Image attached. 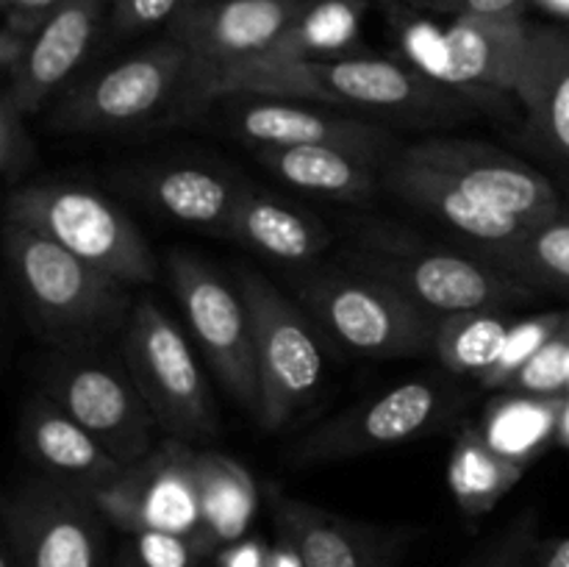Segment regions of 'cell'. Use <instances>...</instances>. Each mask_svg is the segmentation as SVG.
<instances>
[{"label": "cell", "instance_id": "cell-1", "mask_svg": "<svg viewBox=\"0 0 569 567\" xmlns=\"http://www.w3.org/2000/svg\"><path fill=\"white\" fill-rule=\"evenodd\" d=\"M272 94L317 106L367 109L400 120H437L461 109V94L417 67L372 56L267 61L244 59L214 70H192V109L220 94Z\"/></svg>", "mask_w": 569, "mask_h": 567}, {"label": "cell", "instance_id": "cell-2", "mask_svg": "<svg viewBox=\"0 0 569 567\" xmlns=\"http://www.w3.org/2000/svg\"><path fill=\"white\" fill-rule=\"evenodd\" d=\"M3 248L22 315L56 350L94 348L126 331L131 284L14 220L3 222Z\"/></svg>", "mask_w": 569, "mask_h": 567}, {"label": "cell", "instance_id": "cell-3", "mask_svg": "<svg viewBox=\"0 0 569 567\" xmlns=\"http://www.w3.org/2000/svg\"><path fill=\"white\" fill-rule=\"evenodd\" d=\"M342 265L376 276L431 317L506 311L533 300L531 284L476 253L428 245L406 228L370 222L342 253Z\"/></svg>", "mask_w": 569, "mask_h": 567}, {"label": "cell", "instance_id": "cell-4", "mask_svg": "<svg viewBox=\"0 0 569 567\" xmlns=\"http://www.w3.org/2000/svg\"><path fill=\"white\" fill-rule=\"evenodd\" d=\"M287 281L306 315L350 354L406 359L433 350L437 317L381 278L339 265L300 267Z\"/></svg>", "mask_w": 569, "mask_h": 567}, {"label": "cell", "instance_id": "cell-5", "mask_svg": "<svg viewBox=\"0 0 569 567\" xmlns=\"http://www.w3.org/2000/svg\"><path fill=\"white\" fill-rule=\"evenodd\" d=\"M42 395L92 434L94 442L122 467L144 459L161 439L159 422L144 404L122 350L106 345L56 350L39 372Z\"/></svg>", "mask_w": 569, "mask_h": 567}, {"label": "cell", "instance_id": "cell-6", "mask_svg": "<svg viewBox=\"0 0 569 567\" xmlns=\"http://www.w3.org/2000/svg\"><path fill=\"white\" fill-rule=\"evenodd\" d=\"M192 53L176 39L126 56L72 87L53 109L59 131H137L172 106L192 109Z\"/></svg>", "mask_w": 569, "mask_h": 567}, {"label": "cell", "instance_id": "cell-7", "mask_svg": "<svg viewBox=\"0 0 569 567\" xmlns=\"http://www.w3.org/2000/svg\"><path fill=\"white\" fill-rule=\"evenodd\" d=\"M6 220L33 228L78 259L131 287L150 284L159 270L137 222L106 195L89 187L59 181L11 189Z\"/></svg>", "mask_w": 569, "mask_h": 567}, {"label": "cell", "instance_id": "cell-8", "mask_svg": "<svg viewBox=\"0 0 569 567\" xmlns=\"http://www.w3.org/2000/svg\"><path fill=\"white\" fill-rule=\"evenodd\" d=\"M120 350L161 434L198 448L220 434L209 381L181 328L150 298L133 304Z\"/></svg>", "mask_w": 569, "mask_h": 567}, {"label": "cell", "instance_id": "cell-9", "mask_svg": "<svg viewBox=\"0 0 569 567\" xmlns=\"http://www.w3.org/2000/svg\"><path fill=\"white\" fill-rule=\"evenodd\" d=\"M526 20L453 17L450 26L400 22V44L422 76L470 100L517 98L528 48Z\"/></svg>", "mask_w": 569, "mask_h": 567}, {"label": "cell", "instance_id": "cell-10", "mask_svg": "<svg viewBox=\"0 0 569 567\" xmlns=\"http://www.w3.org/2000/svg\"><path fill=\"white\" fill-rule=\"evenodd\" d=\"M461 400L465 392L448 378H409L348 406L331 420L306 431L287 450V459L295 467L331 465L403 445L420 434L433 431L459 409Z\"/></svg>", "mask_w": 569, "mask_h": 567}, {"label": "cell", "instance_id": "cell-11", "mask_svg": "<svg viewBox=\"0 0 569 567\" xmlns=\"http://www.w3.org/2000/svg\"><path fill=\"white\" fill-rule=\"evenodd\" d=\"M237 287L253 322L261 384L259 422L267 431H281L320 392L326 350L306 311L283 298L264 276L239 270Z\"/></svg>", "mask_w": 569, "mask_h": 567}, {"label": "cell", "instance_id": "cell-12", "mask_svg": "<svg viewBox=\"0 0 569 567\" xmlns=\"http://www.w3.org/2000/svg\"><path fill=\"white\" fill-rule=\"evenodd\" d=\"M109 526L94 493L59 478H28L6 495V550L17 567H103Z\"/></svg>", "mask_w": 569, "mask_h": 567}, {"label": "cell", "instance_id": "cell-13", "mask_svg": "<svg viewBox=\"0 0 569 567\" xmlns=\"http://www.w3.org/2000/svg\"><path fill=\"white\" fill-rule=\"evenodd\" d=\"M167 276L214 376L239 406L259 417L261 384L253 322L239 287L222 281L187 250L167 253Z\"/></svg>", "mask_w": 569, "mask_h": 567}, {"label": "cell", "instance_id": "cell-14", "mask_svg": "<svg viewBox=\"0 0 569 567\" xmlns=\"http://www.w3.org/2000/svg\"><path fill=\"white\" fill-rule=\"evenodd\" d=\"M198 450L194 445L164 437L144 459L133 461L94 493L100 511L122 531L187 534L206 545Z\"/></svg>", "mask_w": 569, "mask_h": 567}, {"label": "cell", "instance_id": "cell-15", "mask_svg": "<svg viewBox=\"0 0 569 567\" xmlns=\"http://www.w3.org/2000/svg\"><path fill=\"white\" fill-rule=\"evenodd\" d=\"M211 122L253 148H295V145H337L381 165L389 133L359 117L337 115L309 100L272 98V94H220L203 106Z\"/></svg>", "mask_w": 569, "mask_h": 567}, {"label": "cell", "instance_id": "cell-16", "mask_svg": "<svg viewBox=\"0 0 569 567\" xmlns=\"http://www.w3.org/2000/svg\"><path fill=\"white\" fill-rule=\"evenodd\" d=\"M398 156L442 172L472 198L515 217L526 228L561 215V198L553 183L515 153L489 142L433 137L400 148Z\"/></svg>", "mask_w": 569, "mask_h": 567}, {"label": "cell", "instance_id": "cell-17", "mask_svg": "<svg viewBox=\"0 0 569 567\" xmlns=\"http://www.w3.org/2000/svg\"><path fill=\"white\" fill-rule=\"evenodd\" d=\"M306 0H187L167 22V37L192 53L194 72L267 53L287 33Z\"/></svg>", "mask_w": 569, "mask_h": 567}, {"label": "cell", "instance_id": "cell-18", "mask_svg": "<svg viewBox=\"0 0 569 567\" xmlns=\"http://www.w3.org/2000/svg\"><path fill=\"white\" fill-rule=\"evenodd\" d=\"M383 183L400 200L431 215L433 220L448 226L461 239H470V242L481 245L483 253H487V261H492L495 267H498L500 256L509 248H515V242L526 231L522 222H517L515 217L503 215V211L472 198L470 192H465L448 176H442L437 170H428L422 165H415V161L403 159L398 153H395L387 172H383Z\"/></svg>", "mask_w": 569, "mask_h": 567}, {"label": "cell", "instance_id": "cell-19", "mask_svg": "<svg viewBox=\"0 0 569 567\" xmlns=\"http://www.w3.org/2000/svg\"><path fill=\"white\" fill-rule=\"evenodd\" d=\"M103 22V0H61L50 20L28 42L22 64L6 81L22 115H33L44 100L83 64Z\"/></svg>", "mask_w": 569, "mask_h": 567}, {"label": "cell", "instance_id": "cell-20", "mask_svg": "<svg viewBox=\"0 0 569 567\" xmlns=\"http://www.w3.org/2000/svg\"><path fill=\"white\" fill-rule=\"evenodd\" d=\"M267 506L300 567H387L389 548L378 528L292 498L278 484L267 487Z\"/></svg>", "mask_w": 569, "mask_h": 567}, {"label": "cell", "instance_id": "cell-21", "mask_svg": "<svg viewBox=\"0 0 569 567\" xmlns=\"http://www.w3.org/2000/svg\"><path fill=\"white\" fill-rule=\"evenodd\" d=\"M17 442L22 456L37 465L44 476L98 493L114 481L126 467L117 465L92 439L87 428L78 426L48 395H33L20 411Z\"/></svg>", "mask_w": 569, "mask_h": 567}, {"label": "cell", "instance_id": "cell-22", "mask_svg": "<svg viewBox=\"0 0 569 567\" xmlns=\"http://www.w3.org/2000/svg\"><path fill=\"white\" fill-rule=\"evenodd\" d=\"M226 237L283 265H309L333 239L320 217L250 183L239 192Z\"/></svg>", "mask_w": 569, "mask_h": 567}, {"label": "cell", "instance_id": "cell-23", "mask_svg": "<svg viewBox=\"0 0 569 567\" xmlns=\"http://www.w3.org/2000/svg\"><path fill=\"white\" fill-rule=\"evenodd\" d=\"M128 187L170 220L226 233L244 183L206 165H156L128 172Z\"/></svg>", "mask_w": 569, "mask_h": 567}, {"label": "cell", "instance_id": "cell-24", "mask_svg": "<svg viewBox=\"0 0 569 567\" xmlns=\"http://www.w3.org/2000/svg\"><path fill=\"white\" fill-rule=\"evenodd\" d=\"M517 100L531 131L569 161V33L548 26L528 28Z\"/></svg>", "mask_w": 569, "mask_h": 567}, {"label": "cell", "instance_id": "cell-25", "mask_svg": "<svg viewBox=\"0 0 569 567\" xmlns=\"http://www.w3.org/2000/svg\"><path fill=\"white\" fill-rule=\"evenodd\" d=\"M253 156L289 187L342 203H365L381 183L378 161L337 145L253 148Z\"/></svg>", "mask_w": 569, "mask_h": 567}, {"label": "cell", "instance_id": "cell-26", "mask_svg": "<svg viewBox=\"0 0 569 567\" xmlns=\"http://www.w3.org/2000/svg\"><path fill=\"white\" fill-rule=\"evenodd\" d=\"M198 484L209 550L242 537L259 506V489L248 467L220 450H198Z\"/></svg>", "mask_w": 569, "mask_h": 567}, {"label": "cell", "instance_id": "cell-27", "mask_svg": "<svg viewBox=\"0 0 569 567\" xmlns=\"http://www.w3.org/2000/svg\"><path fill=\"white\" fill-rule=\"evenodd\" d=\"M565 404L567 395L539 398V395L503 392L489 404L478 428L495 450L515 459L517 465L531 467L539 454L559 437Z\"/></svg>", "mask_w": 569, "mask_h": 567}, {"label": "cell", "instance_id": "cell-28", "mask_svg": "<svg viewBox=\"0 0 569 567\" xmlns=\"http://www.w3.org/2000/svg\"><path fill=\"white\" fill-rule=\"evenodd\" d=\"M528 467L517 465L487 442L478 426H467L459 434L450 454L448 481L456 504L467 515H483L492 509L503 495L520 484Z\"/></svg>", "mask_w": 569, "mask_h": 567}, {"label": "cell", "instance_id": "cell-29", "mask_svg": "<svg viewBox=\"0 0 569 567\" xmlns=\"http://www.w3.org/2000/svg\"><path fill=\"white\" fill-rule=\"evenodd\" d=\"M365 11L367 0H306L287 33L256 59H333L359 39Z\"/></svg>", "mask_w": 569, "mask_h": 567}, {"label": "cell", "instance_id": "cell-30", "mask_svg": "<svg viewBox=\"0 0 569 567\" xmlns=\"http://www.w3.org/2000/svg\"><path fill=\"white\" fill-rule=\"evenodd\" d=\"M515 322L506 311H461L439 317L433 354L453 376L481 378L500 359Z\"/></svg>", "mask_w": 569, "mask_h": 567}, {"label": "cell", "instance_id": "cell-31", "mask_svg": "<svg viewBox=\"0 0 569 567\" xmlns=\"http://www.w3.org/2000/svg\"><path fill=\"white\" fill-rule=\"evenodd\" d=\"M498 267L526 284L569 289V217L556 215L528 226L515 248L500 256Z\"/></svg>", "mask_w": 569, "mask_h": 567}, {"label": "cell", "instance_id": "cell-32", "mask_svg": "<svg viewBox=\"0 0 569 567\" xmlns=\"http://www.w3.org/2000/svg\"><path fill=\"white\" fill-rule=\"evenodd\" d=\"M567 315L569 311H545V315L517 320L500 359L495 361V367H489V370L478 378V384H481L483 389L509 387L511 378L539 354V348H542L545 342H550V339L565 328Z\"/></svg>", "mask_w": 569, "mask_h": 567}, {"label": "cell", "instance_id": "cell-33", "mask_svg": "<svg viewBox=\"0 0 569 567\" xmlns=\"http://www.w3.org/2000/svg\"><path fill=\"white\" fill-rule=\"evenodd\" d=\"M539 550V511L526 506L489 539H483L461 567H531Z\"/></svg>", "mask_w": 569, "mask_h": 567}, {"label": "cell", "instance_id": "cell-34", "mask_svg": "<svg viewBox=\"0 0 569 567\" xmlns=\"http://www.w3.org/2000/svg\"><path fill=\"white\" fill-rule=\"evenodd\" d=\"M509 392L539 395H569V315L565 328L550 342L539 348V354L511 378Z\"/></svg>", "mask_w": 569, "mask_h": 567}, {"label": "cell", "instance_id": "cell-35", "mask_svg": "<svg viewBox=\"0 0 569 567\" xmlns=\"http://www.w3.org/2000/svg\"><path fill=\"white\" fill-rule=\"evenodd\" d=\"M22 117L26 115L17 109L9 89H3V94H0V170H3L9 187L20 181L22 172L31 167L33 153H37Z\"/></svg>", "mask_w": 569, "mask_h": 567}, {"label": "cell", "instance_id": "cell-36", "mask_svg": "<svg viewBox=\"0 0 569 567\" xmlns=\"http://www.w3.org/2000/svg\"><path fill=\"white\" fill-rule=\"evenodd\" d=\"M137 537V556L142 567H198L206 554L203 539L172 531H142Z\"/></svg>", "mask_w": 569, "mask_h": 567}, {"label": "cell", "instance_id": "cell-37", "mask_svg": "<svg viewBox=\"0 0 569 567\" xmlns=\"http://www.w3.org/2000/svg\"><path fill=\"white\" fill-rule=\"evenodd\" d=\"M187 0H114V28L120 33H139L170 22Z\"/></svg>", "mask_w": 569, "mask_h": 567}, {"label": "cell", "instance_id": "cell-38", "mask_svg": "<svg viewBox=\"0 0 569 567\" xmlns=\"http://www.w3.org/2000/svg\"><path fill=\"white\" fill-rule=\"evenodd\" d=\"M422 9L450 11L453 17H483V20H522L526 0H406Z\"/></svg>", "mask_w": 569, "mask_h": 567}, {"label": "cell", "instance_id": "cell-39", "mask_svg": "<svg viewBox=\"0 0 569 567\" xmlns=\"http://www.w3.org/2000/svg\"><path fill=\"white\" fill-rule=\"evenodd\" d=\"M59 6L61 0H3L6 26L33 37Z\"/></svg>", "mask_w": 569, "mask_h": 567}, {"label": "cell", "instance_id": "cell-40", "mask_svg": "<svg viewBox=\"0 0 569 567\" xmlns=\"http://www.w3.org/2000/svg\"><path fill=\"white\" fill-rule=\"evenodd\" d=\"M267 550L259 543H239L226 550L220 567H267Z\"/></svg>", "mask_w": 569, "mask_h": 567}, {"label": "cell", "instance_id": "cell-41", "mask_svg": "<svg viewBox=\"0 0 569 567\" xmlns=\"http://www.w3.org/2000/svg\"><path fill=\"white\" fill-rule=\"evenodd\" d=\"M542 567H569V539L553 543L542 556Z\"/></svg>", "mask_w": 569, "mask_h": 567}, {"label": "cell", "instance_id": "cell-42", "mask_svg": "<svg viewBox=\"0 0 569 567\" xmlns=\"http://www.w3.org/2000/svg\"><path fill=\"white\" fill-rule=\"evenodd\" d=\"M114 567H142V565H139L137 548H122V554L117 556Z\"/></svg>", "mask_w": 569, "mask_h": 567}, {"label": "cell", "instance_id": "cell-43", "mask_svg": "<svg viewBox=\"0 0 569 567\" xmlns=\"http://www.w3.org/2000/svg\"><path fill=\"white\" fill-rule=\"evenodd\" d=\"M559 439L561 445H567L569 448V395H567V404H565V411H561V420H559Z\"/></svg>", "mask_w": 569, "mask_h": 567}, {"label": "cell", "instance_id": "cell-44", "mask_svg": "<svg viewBox=\"0 0 569 567\" xmlns=\"http://www.w3.org/2000/svg\"><path fill=\"white\" fill-rule=\"evenodd\" d=\"M542 3L548 6V9L561 11V14H569V0H542Z\"/></svg>", "mask_w": 569, "mask_h": 567}, {"label": "cell", "instance_id": "cell-45", "mask_svg": "<svg viewBox=\"0 0 569 567\" xmlns=\"http://www.w3.org/2000/svg\"><path fill=\"white\" fill-rule=\"evenodd\" d=\"M0 567H17L14 559H11V554L6 548H3V556H0Z\"/></svg>", "mask_w": 569, "mask_h": 567}]
</instances>
